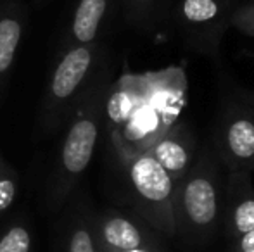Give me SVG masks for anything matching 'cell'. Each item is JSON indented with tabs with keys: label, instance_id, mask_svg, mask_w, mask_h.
Wrapping results in <instances>:
<instances>
[{
	"label": "cell",
	"instance_id": "4",
	"mask_svg": "<svg viewBox=\"0 0 254 252\" xmlns=\"http://www.w3.org/2000/svg\"><path fill=\"white\" fill-rule=\"evenodd\" d=\"M99 44L61 50L42 97L38 126L44 133H54L66 125L88 83L102 64Z\"/></svg>",
	"mask_w": 254,
	"mask_h": 252
},
{
	"label": "cell",
	"instance_id": "2",
	"mask_svg": "<svg viewBox=\"0 0 254 252\" xmlns=\"http://www.w3.org/2000/svg\"><path fill=\"white\" fill-rule=\"evenodd\" d=\"M111 85V69L102 62L64 125L66 131L56 159L51 189L56 204H61L71 194L94 159L106 119V101Z\"/></svg>",
	"mask_w": 254,
	"mask_h": 252
},
{
	"label": "cell",
	"instance_id": "19",
	"mask_svg": "<svg viewBox=\"0 0 254 252\" xmlns=\"http://www.w3.org/2000/svg\"><path fill=\"white\" fill-rule=\"evenodd\" d=\"M102 252V251H101ZM113 252V251H109ZM121 252H161L159 247H142V249H133V251H121Z\"/></svg>",
	"mask_w": 254,
	"mask_h": 252
},
{
	"label": "cell",
	"instance_id": "14",
	"mask_svg": "<svg viewBox=\"0 0 254 252\" xmlns=\"http://www.w3.org/2000/svg\"><path fill=\"white\" fill-rule=\"evenodd\" d=\"M19 176L0 152V212L7 211L17 197Z\"/></svg>",
	"mask_w": 254,
	"mask_h": 252
},
{
	"label": "cell",
	"instance_id": "10",
	"mask_svg": "<svg viewBox=\"0 0 254 252\" xmlns=\"http://www.w3.org/2000/svg\"><path fill=\"white\" fill-rule=\"evenodd\" d=\"M95 235L102 252L133 251L142 247H159L152 233L130 216L107 211L95 223Z\"/></svg>",
	"mask_w": 254,
	"mask_h": 252
},
{
	"label": "cell",
	"instance_id": "8",
	"mask_svg": "<svg viewBox=\"0 0 254 252\" xmlns=\"http://www.w3.org/2000/svg\"><path fill=\"white\" fill-rule=\"evenodd\" d=\"M221 219L230 242L254 230V187L251 173L228 171L223 189Z\"/></svg>",
	"mask_w": 254,
	"mask_h": 252
},
{
	"label": "cell",
	"instance_id": "16",
	"mask_svg": "<svg viewBox=\"0 0 254 252\" xmlns=\"http://www.w3.org/2000/svg\"><path fill=\"white\" fill-rule=\"evenodd\" d=\"M31 235L23 225H12L0 237V252H30Z\"/></svg>",
	"mask_w": 254,
	"mask_h": 252
},
{
	"label": "cell",
	"instance_id": "11",
	"mask_svg": "<svg viewBox=\"0 0 254 252\" xmlns=\"http://www.w3.org/2000/svg\"><path fill=\"white\" fill-rule=\"evenodd\" d=\"M28 23L24 0L0 2V95L3 94Z\"/></svg>",
	"mask_w": 254,
	"mask_h": 252
},
{
	"label": "cell",
	"instance_id": "18",
	"mask_svg": "<svg viewBox=\"0 0 254 252\" xmlns=\"http://www.w3.org/2000/svg\"><path fill=\"white\" fill-rule=\"evenodd\" d=\"M230 252H254V230L246 232L244 235L232 240Z\"/></svg>",
	"mask_w": 254,
	"mask_h": 252
},
{
	"label": "cell",
	"instance_id": "9",
	"mask_svg": "<svg viewBox=\"0 0 254 252\" xmlns=\"http://www.w3.org/2000/svg\"><path fill=\"white\" fill-rule=\"evenodd\" d=\"M149 154L163 166V169L178 183L197 157V142L192 130L185 123H175L149 147Z\"/></svg>",
	"mask_w": 254,
	"mask_h": 252
},
{
	"label": "cell",
	"instance_id": "5",
	"mask_svg": "<svg viewBox=\"0 0 254 252\" xmlns=\"http://www.w3.org/2000/svg\"><path fill=\"white\" fill-rule=\"evenodd\" d=\"M133 204L140 216L166 237L177 235L175 190L177 183L149 152L120 155Z\"/></svg>",
	"mask_w": 254,
	"mask_h": 252
},
{
	"label": "cell",
	"instance_id": "1",
	"mask_svg": "<svg viewBox=\"0 0 254 252\" xmlns=\"http://www.w3.org/2000/svg\"><path fill=\"white\" fill-rule=\"evenodd\" d=\"M189 83L177 66L144 74H125L111 85L106 119L118 157L140 154L178 123Z\"/></svg>",
	"mask_w": 254,
	"mask_h": 252
},
{
	"label": "cell",
	"instance_id": "6",
	"mask_svg": "<svg viewBox=\"0 0 254 252\" xmlns=\"http://www.w3.org/2000/svg\"><path fill=\"white\" fill-rule=\"evenodd\" d=\"M232 0H180L175 23L184 40L204 54L218 52L225 30L232 26Z\"/></svg>",
	"mask_w": 254,
	"mask_h": 252
},
{
	"label": "cell",
	"instance_id": "3",
	"mask_svg": "<svg viewBox=\"0 0 254 252\" xmlns=\"http://www.w3.org/2000/svg\"><path fill=\"white\" fill-rule=\"evenodd\" d=\"M225 180L216 155L204 149L189 173L177 183L175 219L177 235L185 242L204 244L214 235L223 212Z\"/></svg>",
	"mask_w": 254,
	"mask_h": 252
},
{
	"label": "cell",
	"instance_id": "12",
	"mask_svg": "<svg viewBox=\"0 0 254 252\" xmlns=\"http://www.w3.org/2000/svg\"><path fill=\"white\" fill-rule=\"evenodd\" d=\"M114 0H76L73 14L64 31L61 50L81 45L99 44V37Z\"/></svg>",
	"mask_w": 254,
	"mask_h": 252
},
{
	"label": "cell",
	"instance_id": "17",
	"mask_svg": "<svg viewBox=\"0 0 254 252\" xmlns=\"http://www.w3.org/2000/svg\"><path fill=\"white\" fill-rule=\"evenodd\" d=\"M232 26L249 37H254V2L235 7L232 12Z\"/></svg>",
	"mask_w": 254,
	"mask_h": 252
},
{
	"label": "cell",
	"instance_id": "7",
	"mask_svg": "<svg viewBox=\"0 0 254 252\" xmlns=\"http://www.w3.org/2000/svg\"><path fill=\"white\" fill-rule=\"evenodd\" d=\"M216 152L228 171L254 169V112L246 105L230 107L220 123Z\"/></svg>",
	"mask_w": 254,
	"mask_h": 252
},
{
	"label": "cell",
	"instance_id": "13",
	"mask_svg": "<svg viewBox=\"0 0 254 252\" xmlns=\"http://www.w3.org/2000/svg\"><path fill=\"white\" fill-rule=\"evenodd\" d=\"M170 0H121L125 16L138 28H151L163 17Z\"/></svg>",
	"mask_w": 254,
	"mask_h": 252
},
{
	"label": "cell",
	"instance_id": "15",
	"mask_svg": "<svg viewBox=\"0 0 254 252\" xmlns=\"http://www.w3.org/2000/svg\"><path fill=\"white\" fill-rule=\"evenodd\" d=\"M67 252H101L95 235V226L87 221H80L76 228L71 232Z\"/></svg>",
	"mask_w": 254,
	"mask_h": 252
},
{
	"label": "cell",
	"instance_id": "20",
	"mask_svg": "<svg viewBox=\"0 0 254 252\" xmlns=\"http://www.w3.org/2000/svg\"><path fill=\"white\" fill-rule=\"evenodd\" d=\"M35 2L38 3V5H42V3H45V2H49V0H35Z\"/></svg>",
	"mask_w": 254,
	"mask_h": 252
}]
</instances>
